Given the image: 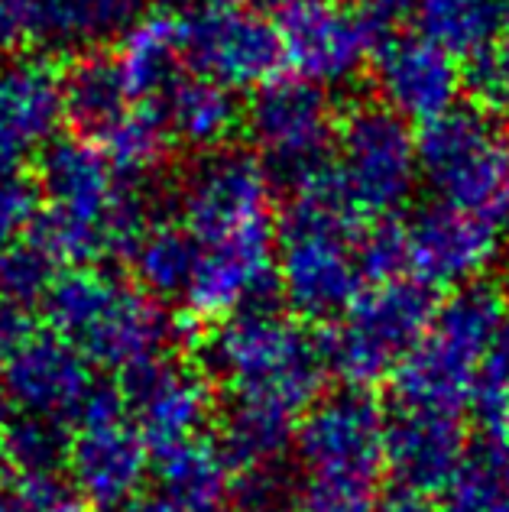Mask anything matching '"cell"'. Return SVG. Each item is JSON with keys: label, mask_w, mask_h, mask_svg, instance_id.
<instances>
[{"label": "cell", "mask_w": 509, "mask_h": 512, "mask_svg": "<svg viewBox=\"0 0 509 512\" xmlns=\"http://www.w3.org/2000/svg\"><path fill=\"white\" fill-rule=\"evenodd\" d=\"M364 227L334 169L292 192L276 227V282L299 318L338 321L367 289L357 256Z\"/></svg>", "instance_id": "6da1fadb"}, {"label": "cell", "mask_w": 509, "mask_h": 512, "mask_svg": "<svg viewBox=\"0 0 509 512\" xmlns=\"http://www.w3.org/2000/svg\"><path fill=\"white\" fill-rule=\"evenodd\" d=\"M205 373L231 389V399L299 419L325 386L321 338L273 305H253L224 318L205 338Z\"/></svg>", "instance_id": "7a4b0ae2"}, {"label": "cell", "mask_w": 509, "mask_h": 512, "mask_svg": "<svg viewBox=\"0 0 509 512\" xmlns=\"http://www.w3.org/2000/svg\"><path fill=\"white\" fill-rule=\"evenodd\" d=\"M43 312L49 328L88 363L120 376L163 360L176 338V321L163 302L95 266L59 273Z\"/></svg>", "instance_id": "3957f363"}, {"label": "cell", "mask_w": 509, "mask_h": 512, "mask_svg": "<svg viewBox=\"0 0 509 512\" xmlns=\"http://www.w3.org/2000/svg\"><path fill=\"white\" fill-rule=\"evenodd\" d=\"M503 318L506 308L493 286L471 282L454 289L438 305L428 334L393 373L396 409L461 415L493 354Z\"/></svg>", "instance_id": "277c9868"}, {"label": "cell", "mask_w": 509, "mask_h": 512, "mask_svg": "<svg viewBox=\"0 0 509 512\" xmlns=\"http://www.w3.org/2000/svg\"><path fill=\"white\" fill-rule=\"evenodd\" d=\"M36 182L46 208L33 227V240L59 263L88 266L107 256V227L124 179L98 143L88 137L52 140L36 163Z\"/></svg>", "instance_id": "5b68a950"}, {"label": "cell", "mask_w": 509, "mask_h": 512, "mask_svg": "<svg viewBox=\"0 0 509 512\" xmlns=\"http://www.w3.org/2000/svg\"><path fill=\"white\" fill-rule=\"evenodd\" d=\"M422 182L435 201L509 231V130L480 107H454L419 137Z\"/></svg>", "instance_id": "8992f818"}, {"label": "cell", "mask_w": 509, "mask_h": 512, "mask_svg": "<svg viewBox=\"0 0 509 512\" xmlns=\"http://www.w3.org/2000/svg\"><path fill=\"white\" fill-rule=\"evenodd\" d=\"M435 312V295L419 279L399 276L367 286L341 321L321 334L328 373L338 376L344 389L377 386L386 376L393 380L396 367L432 328Z\"/></svg>", "instance_id": "52a82bcc"}, {"label": "cell", "mask_w": 509, "mask_h": 512, "mask_svg": "<svg viewBox=\"0 0 509 512\" xmlns=\"http://www.w3.org/2000/svg\"><path fill=\"white\" fill-rule=\"evenodd\" d=\"M179 218L202 250L273 253V175L250 150H211L185 172Z\"/></svg>", "instance_id": "ba28073f"}, {"label": "cell", "mask_w": 509, "mask_h": 512, "mask_svg": "<svg viewBox=\"0 0 509 512\" xmlns=\"http://www.w3.org/2000/svg\"><path fill=\"white\" fill-rule=\"evenodd\" d=\"M338 124L325 88L296 75L257 88L244 114V127L266 172L292 192L331 169L328 159L338 143Z\"/></svg>", "instance_id": "9c48e42d"}, {"label": "cell", "mask_w": 509, "mask_h": 512, "mask_svg": "<svg viewBox=\"0 0 509 512\" xmlns=\"http://www.w3.org/2000/svg\"><path fill=\"white\" fill-rule=\"evenodd\" d=\"M334 175L364 218H393L422 179L409 120L383 104L354 107L338 124Z\"/></svg>", "instance_id": "30bf717a"}, {"label": "cell", "mask_w": 509, "mask_h": 512, "mask_svg": "<svg viewBox=\"0 0 509 512\" xmlns=\"http://www.w3.org/2000/svg\"><path fill=\"white\" fill-rule=\"evenodd\" d=\"M386 412L364 389L318 399L296 425L302 483L380 490Z\"/></svg>", "instance_id": "8fae6325"}, {"label": "cell", "mask_w": 509, "mask_h": 512, "mask_svg": "<svg viewBox=\"0 0 509 512\" xmlns=\"http://www.w3.org/2000/svg\"><path fill=\"white\" fill-rule=\"evenodd\" d=\"M150 444L133 425L120 386H95L69 444V483L101 512L130 506L150 474Z\"/></svg>", "instance_id": "7c38bea8"}, {"label": "cell", "mask_w": 509, "mask_h": 512, "mask_svg": "<svg viewBox=\"0 0 509 512\" xmlns=\"http://www.w3.org/2000/svg\"><path fill=\"white\" fill-rule=\"evenodd\" d=\"M283 59L296 78L338 88L364 72L373 52V26L344 0H270Z\"/></svg>", "instance_id": "4fadbf2b"}, {"label": "cell", "mask_w": 509, "mask_h": 512, "mask_svg": "<svg viewBox=\"0 0 509 512\" xmlns=\"http://www.w3.org/2000/svg\"><path fill=\"white\" fill-rule=\"evenodd\" d=\"M182 26L189 72L231 91H257L273 82L279 65H286L273 20L253 10L202 7L192 17H182Z\"/></svg>", "instance_id": "5bb4252c"}, {"label": "cell", "mask_w": 509, "mask_h": 512, "mask_svg": "<svg viewBox=\"0 0 509 512\" xmlns=\"http://www.w3.org/2000/svg\"><path fill=\"white\" fill-rule=\"evenodd\" d=\"M95 386L91 363L56 331L33 328L4 354L7 406L20 415L75 425Z\"/></svg>", "instance_id": "9a60e30c"}, {"label": "cell", "mask_w": 509, "mask_h": 512, "mask_svg": "<svg viewBox=\"0 0 509 512\" xmlns=\"http://www.w3.org/2000/svg\"><path fill=\"white\" fill-rule=\"evenodd\" d=\"M133 425L140 428L150 454H163L179 444L205 438L211 422V383L208 373L182 360H153L140 370L124 373L120 386Z\"/></svg>", "instance_id": "2e32d148"}, {"label": "cell", "mask_w": 509, "mask_h": 512, "mask_svg": "<svg viewBox=\"0 0 509 512\" xmlns=\"http://www.w3.org/2000/svg\"><path fill=\"white\" fill-rule=\"evenodd\" d=\"M373 85L393 114L409 124H432L458 107L464 72L448 49L422 33H390L373 52Z\"/></svg>", "instance_id": "e0dca14e"}, {"label": "cell", "mask_w": 509, "mask_h": 512, "mask_svg": "<svg viewBox=\"0 0 509 512\" xmlns=\"http://www.w3.org/2000/svg\"><path fill=\"white\" fill-rule=\"evenodd\" d=\"M412 279L428 289H461L500 260V231L451 205H425L406 224Z\"/></svg>", "instance_id": "ac0fdd59"}, {"label": "cell", "mask_w": 509, "mask_h": 512, "mask_svg": "<svg viewBox=\"0 0 509 512\" xmlns=\"http://www.w3.org/2000/svg\"><path fill=\"white\" fill-rule=\"evenodd\" d=\"M467 457V435L458 415L396 409L386 415L383 467L396 490L419 496L445 493Z\"/></svg>", "instance_id": "d6986e66"}, {"label": "cell", "mask_w": 509, "mask_h": 512, "mask_svg": "<svg viewBox=\"0 0 509 512\" xmlns=\"http://www.w3.org/2000/svg\"><path fill=\"white\" fill-rule=\"evenodd\" d=\"M65 120L62 75L43 56H7L0 62V169H20L43 153Z\"/></svg>", "instance_id": "ffe728a7"}, {"label": "cell", "mask_w": 509, "mask_h": 512, "mask_svg": "<svg viewBox=\"0 0 509 512\" xmlns=\"http://www.w3.org/2000/svg\"><path fill=\"white\" fill-rule=\"evenodd\" d=\"M163 0H30L33 39L52 49H91L159 10Z\"/></svg>", "instance_id": "44dd1931"}, {"label": "cell", "mask_w": 509, "mask_h": 512, "mask_svg": "<svg viewBox=\"0 0 509 512\" xmlns=\"http://www.w3.org/2000/svg\"><path fill=\"white\" fill-rule=\"evenodd\" d=\"M114 59L124 75L130 101H159L185 75V26L182 17L169 10H153L137 26L120 36Z\"/></svg>", "instance_id": "7402d4cb"}, {"label": "cell", "mask_w": 509, "mask_h": 512, "mask_svg": "<svg viewBox=\"0 0 509 512\" xmlns=\"http://www.w3.org/2000/svg\"><path fill=\"white\" fill-rule=\"evenodd\" d=\"M156 111L163 117L172 143L192 146L202 153L227 146L234 130L244 124L234 91L202 75H182L156 101Z\"/></svg>", "instance_id": "603a6c76"}, {"label": "cell", "mask_w": 509, "mask_h": 512, "mask_svg": "<svg viewBox=\"0 0 509 512\" xmlns=\"http://www.w3.org/2000/svg\"><path fill=\"white\" fill-rule=\"evenodd\" d=\"M62 104L65 120L85 137H101L133 107L120 65L107 52H82L69 65L62 75Z\"/></svg>", "instance_id": "cb8c5ba5"}, {"label": "cell", "mask_w": 509, "mask_h": 512, "mask_svg": "<svg viewBox=\"0 0 509 512\" xmlns=\"http://www.w3.org/2000/svg\"><path fill=\"white\" fill-rule=\"evenodd\" d=\"M159 500L182 509H224L231 493V467L214 438H195L153 454Z\"/></svg>", "instance_id": "d4e9b609"}, {"label": "cell", "mask_w": 509, "mask_h": 512, "mask_svg": "<svg viewBox=\"0 0 509 512\" xmlns=\"http://www.w3.org/2000/svg\"><path fill=\"white\" fill-rule=\"evenodd\" d=\"M198 256H202V244L185 231L182 221H153L127 263L143 292L159 302H182Z\"/></svg>", "instance_id": "484cf974"}, {"label": "cell", "mask_w": 509, "mask_h": 512, "mask_svg": "<svg viewBox=\"0 0 509 512\" xmlns=\"http://www.w3.org/2000/svg\"><path fill=\"white\" fill-rule=\"evenodd\" d=\"M296 425L299 419H289L283 412L231 399V409H227L214 441H218V448L234 477L240 470L283 461L289 444L296 441Z\"/></svg>", "instance_id": "4316f807"}, {"label": "cell", "mask_w": 509, "mask_h": 512, "mask_svg": "<svg viewBox=\"0 0 509 512\" xmlns=\"http://www.w3.org/2000/svg\"><path fill=\"white\" fill-rule=\"evenodd\" d=\"M412 20L425 39L467 59L487 52L503 23L497 0H412Z\"/></svg>", "instance_id": "83f0119b"}, {"label": "cell", "mask_w": 509, "mask_h": 512, "mask_svg": "<svg viewBox=\"0 0 509 512\" xmlns=\"http://www.w3.org/2000/svg\"><path fill=\"white\" fill-rule=\"evenodd\" d=\"M441 512H509V444L477 441L467 448Z\"/></svg>", "instance_id": "f1b7e54d"}, {"label": "cell", "mask_w": 509, "mask_h": 512, "mask_svg": "<svg viewBox=\"0 0 509 512\" xmlns=\"http://www.w3.org/2000/svg\"><path fill=\"white\" fill-rule=\"evenodd\" d=\"M98 146L124 179L137 182L140 175L163 166L172 137L163 124V117L156 111V104L153 107L140 104V107H130L107 133H101Z\"/></svg>", "instance_id": "f546056e"}, {"label": "cell", "mask_w": 509, "mask_h": 512, "mask_svg": "<svg viewBox=\"0 0 509 512\" xmlns=\"http://www.w3.org/2000/svg\"><path fill=\"white\" fill-rule=\"evenodd\" d=\"M72 431L62 422L36 415H7L0 425V454L17 474H56L69 461Z\"/></svg>", "instance_id": "4dcf8cb0"}, {"label": "cell", "mask_w": 509, "mask_h": 512, "mask_svg": "<svg viewBox=\"0 0 509 512\" xmlns=\"http://www.w3.org/2000/svg\"><path fill=\"white\" fill-rule=\"evenodd\" d=\"M56 266V256L33 237L0 247V302L33 312L36 305L46 302L52 282L59 279Z\"/></svg>", "instance_id": "1f68e13d"}, {"label": "cell", "mask_w": 509, "mask_h": 512, "mask_svg": "<svg viewBox=\"0 0 509 512\" xmlns=\"http://www.w3.org/2000/svg\"><path fill=\"white\" fill-rule=\"evenodd\" d=\"M78 500L59 474H13L0 487V512H78Z\"/></svg>", "instance_id": "d6a6232c"}, {"label": "cell", "mask_w": 509, "mask_h": 512, "mask_svg": "<svg viewBox=\"0 0 509 512\" xmlns=\"http://www.w3.org/2000/svg\"><path fill=\"white\" fill-rule=\"evenodd\" d=\"M43 214V192L36 175L23 169H0V247L30 237Z\"/></svg>", "instance_id": "836d02e7"}, {"label": "cell", "mask_w": 509, "mask_h": 512, "mask_svg": "<svg viewBox=\"0 0 509 512\" xmlns=\"http://www.w3.org/2000/svg\"><path fill=\"white\" fill-rule=\"evenodd\" d=\"M360 269L370 286L377 282H390L403 276V269H409V250H406V224H396L393 218H380L377 224L364 227L360 237Z\"/></svg>", "instance_id": "e575fe53"}, {"label": "cell", "mask_w": 509, "mask_h": 512, "mask_svg": "<svg viewBox=\"0 0 509 512\" xmlns=\"http://www.w3.org/2000/svg\"><path fill=\"white\" fill-rule=\"evenodd\" d=\"M231 496L237 512H286L289 500H299V483L279 464L240 470L231 477Z\"/></svg>", "instance_id": "d590c367"}, {"label": "cell", "mask_w": 509, "mask_h": 512, "mask_svg": "<svg viewBox=\"0 0 509 512\" xmlns=\"http://www.w3.org/2000/svg\"><path fill=\"white\" fill-rule=\"evenodd\" d=\"M467 412H471V422L480 431V441L509 444V383L497 370H480Z\"/></svg>", "instance_id": "8d00e7d4"}, {"label": "cell", "mask_w": 509, "mask_h": 512, "mask_svg": "<svg viewBox=\"0 0 509 512\" xmlns=\"http://www.w3.org/2000/svg\"><path fill=\"white\" fill-rule=\"evenodd\" d=\"M464 82L471 85L477 101L487 111L509 120V36L503 43L490 46L487 52H480L477 59H471L464 72Z\"/></svg>", "instance_id": "74e56055"}, {"label": "cell", "mask_w": 509, "mask_h": 512, "mask_svg": "<svg viewBox=\"0 0 509 512\" xmlns=\"http://www.w3.org/2000/svg\"><path fill=\"white\" fill-rule=\"evenodd\" d=\"M33 39L30 26V0H0V56Z\"/></svg>", "instance_id": "f35d334b"}, {"label": "cell", "mask_w": 509, "mask_h": 512, "mask_svg": "<svg viewBox=\"0 0 509 512\" xmlns=\"http://www.w3.org/2000/svg\"><path fill=\"white\" fill-rule=\"evenodd\" d=\"M357 10L373 26V33L396 30L399 23L412 20V0H357Z\"/></svg>", "instance_id": "ab89813d"}, {"label": "cell", "mask_w": 509, "mask_h": 512, "mask_svg": "<svg viewBox=\"0 0 509 512\" xmlns=\"http://www.w3.org/2000/svg\"><path fill=\"white\" fill-rule=\"evenodd\" d=\"M377 512H438V509L428 503V496L409 493V490H393L390 496H380Z\"/></svg>", "instance_id": "60d3db41"}, {"label": "cell", "mask_w": 509, "mask_h": 512, "mask_svg": "<svg viewBox=\"0 0 509 512\" xmlns=\"http://www.w3.org/2000/svg\"><path fill=\"white\" fill-rule=\"evenodd\" d=\"M487 367L490 370H497L503 380L509 383V312L503 318V325H500V334H497V344H493V354L487 360Z\"/></svg>", "instance_id": "b9f144b4"}, {"label": "cell", "mask_w": 509, "mask_h": 512, "mask_svg": "<svg viewBox=\"0 0 509 512\" xmlns=\"http://www.w3.org/2000/svg\"><path fill=\"white\" fill-rule=\"evenodd\" d=\"M143 512H224V509H182V506H172V503L159 500V496H156L153 503L143 506Z\"/></svg>", "instance_id": "7bdbcfd3"}, {"label": "cell", "mask_w": 509, "mask_h": 512, "mask_svg": "<svg viewBox=\"0 0 509 512\" xmlns=\"http://www.w3.org/2000/svg\"><path fill=\"white\" fill-rule=\"evenodd\" d=\"M7 393H4V357H0V425L7 422Z\"/></svg>", "instance_id": "ee69618b"}, {"label": "cell", "mask_w": 509, "mask_h": 512, "mask_svg": "<svg viewBox=\"0 0 509 512\" xmlns=\"http://www.w3.org/2000/svg\"><path fill=\"white\" fill-rule=\"evenodd\" d=\"M500 276H503V282L509 286V247H503V253H500Z\"/></svg>", "instance_id": "f6af8a7d"}, {"label": "cell", "mask_w": 509, "mask_h": 512, "mask_svg": "<svg viewBox=\"0 0 509 512\" xmlns=\"http://www.w3.org/2000/svg\"><path fill=\"white\" fill-rule=\"evenodd\" d=\"M205 7H240L244 0H202Z\"/></svg>", "instance_id": "bcb514c9"}, {"label": "cell", "mask_w": 509, "mask_h": 512, "mask_svg": "<svg viewBox=\"0 0 509 512\" xmlns=\"http://www.w3.org/2000/svg\"><path fill=\"white\" fill-rule=\"evenodd\" d=\"M497 10H500V20L509 23V0H497Z\"/></svg>", "instance_id": "7dc6e473"}, {"label": "cell", "mask_w": 509, "mask_h": 512, "mask_svg": "<svg viewBox=\"0 0 509 512\" xmlns=\"http://www.w3.org/2000/svg\"><path fill=\"white\" fill-rule=\"evenodd\" d=\"M4 480H7V461H4V454H0V487H4Z\"/></svg>", "instance_id": "c3c4849f"}, {"label": "cell", "mask_w": 509, "mask_h": 512, "mask_svg": "<svg viewBox=\"0 0 509 512\" xmlns=\"http://www.w3.org/2000/svg\"><path fill=\"white\" fill-rule=\"evenodd\" d=\"M107 512H143V506H140V509H133V506H120V509H107Z\"/></svg>", "instance_id": "681fc988"}]
</instances>
